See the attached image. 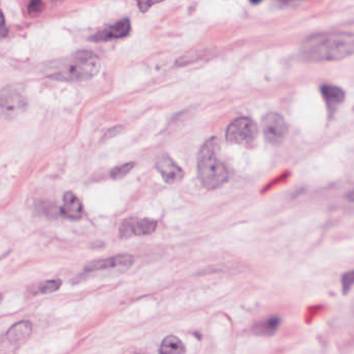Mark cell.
Here are the masks:
<instances>
[{
	"label": "cell",
	"instance_id": "cell-1",
	"mask_svg": "<svg viewBox=\"0 0 354 354\" xmlns=\"http://www.w3.org/2000/svg\"><path fill=\"white\" fill-rule=\"evenodd\" d=\"M353 45L352 34L318 35L304 42L300 55L310 62L337 61L352 55Z\"/></svg>",
	"mask_w": 354,
	"mask_h": 354
},
{
	"label": "cell",
	"instance_id": "cell-2",
	"mask_svg": "<svg viewBox=\"0 0 354 354\" xmlns=\"http://www.w3.org/2000/svg\"><path fill=\"white\" fill-rule=\"evenodd\" d=\"M100 68V59L95 53L80 50L53 67L48 77L63 82H86L94 78Z\"/></svg>",
	"mask_w": 354,
	"mask_h": 354
},
{
	"label": "cell",
	"instance_id": "cell-3",
	"mask_svg": "<svg viewBox=\"0 0 354 354\" xmlns=\"http://www.w3.org/2000/svg\"><path fill=\"white\" fill-rule=\"evenodd\" d=\"M218 140L211 138L207 140L198 155V175L201 183L212 190L223 186L229 179L227 167L217 157Z\"/></svg>",
	"mask_w": 354,
	"mask_h": 354
},
{
	"label": "cell",
	"instance_id": "cell-4",
	"mask_svg": "<svg viewBox=\"0 0 354 354\" xmlns=\"http://www.w3.org/2000/svg\"><path fill=\"white\" fill-rule=\"evenodd\" d=\"M258 136V126L250 118L234 120L225 132V140L230 144L250 146Z\"/></svg>",
	"mask_w": 354,
	"mask_h": 354
},
{
	"label": "cell",
	"instance_id": "cell-5",
	"mask_svg": "<svg viewBox=\"0 0 354 354\" xmlns=\"http://www.w3.org/2000/svg\"><path fill=\"white\" fill-rule=\"evenodd\" d=\"M263 132L269 144L279 146L285 140L288 134V125L279 113H270L262 121Z\"/></svg>",
	"mask_w": 354,
	"mask_h": 354
},
{
	"label": "cell",
	"instance_id": "cell-6",
	"mask_svg": "<svg viewBox=\"0 0 354 354\" xmlns=\"http://www.w3.org/2000/svg\"><path fill=\"white\" fill-rule=\"evenodd\" d=\"M157 227V221L151 218H138V217H129L124 219L120 225L119 235L123 239L136 237V236H146L154 233Z\"/></svg>",
	"mask_w": 354,
	"mask_h": 354
},
{
	"label": "cell",
	"instance_id": "cell-7",
	"mask_svg": "<svg viewBox=\"0 0 354 354\" xmlns=\"http://www.w3.org/2000/svg\"><path fill=\"white\" fill-rule=\"evenodd\" d=\"M28 101L21 93L12 86L0 91V109L7 117L14 118L26 111Z\"/></svg>",
	"mask_w": 354,
	"mask_h": 354
},
{
	"label": "cell",
	"instance_id": "cell-8",
	"mask_svg": "<svg viewBox=\"0 0 354 354\" xmlns=\"http://www.w3.org/2000/svg\"><path fill=\"white\" fill-rule=\"evenodd\" d=\"M134 257L131 254H117L111 258L93 261L84 267L86 272L102 270H128L133 265Z\"/></svg>",
	"mask_w": 354,
	"mask_h": 354
},
{
	"label": "cell",
	"instance_id": "cell-9",
	"mask_svg": "<svg viewBox=\"0 0 354 354\" xmlns=\"http://www.w3.org/2000/svg\"><path fill=\"white\" fill-rule=\"evenodd\" d=\"M130 32H131V24H130L129 19L125 18L113 26H109L101 32H97L94 37H92V40L95 42L117 40V39L125 38Z\"/></svg>",
	"mask_w": 354,
	"mask_h": 354
},
{
	"label": "cell",
	"instance_id": "cell-10",
	"mask_svg": "<svg viewBox=\"0 0 354 354\" xmlns=\"http://www.w3.org/2000/svg\"><path fill=\"white\" fill-rule=\"evenodd\" d=\"M156 169L163 180L169 184L180 181L184 176L183 169L167 155H163L157 160Z\"/></svg>",
	"mask_w": 354,
	"mask_h": 354
},
{
	"label": "cell",
	"instance_id": "cell-11",
	"mask_svg": "<svg viewBox=\"0 0 354 354\" xmlns=\"http://www.w3.org/2000/svg\"><path fill=\"white\" fill-rule=\"evenodd\" d=\"M61 214L66 218L73 219V221H77L84 216V206L78 196L73 192H68L64 194Z\"/></svg>",
	"mask_w": 354,
	"mask_h": 354
},
{
	"label": "cell",
	"instance_id": "cell-12",
	"mask_svg": "<svg viewBox=\"0 0 354 354\" xmlns=\"http://www.w3.org/2000/svg\"><path fill=\"white\" fill-rule=\"evenodd\" d=\"M32 333V322L28 320H22L10 327L9 330L6 333V339L12 345H21L30 339Z\"/></svg>",
	"mask_w": 354,
	"mask_h": 354
},
{
	"label": "cell",
	"instance_id": "cell-13",
	"mask_svg": "<svg viewBox=\"0 0 354 354\" xmlns=\"http://www.w3.org/2000/svg\"><path fill=\"white\" fill-rule=\"evenodd\" d=\"M321 94L326 102L329 113H333L335 109L345 100V93L342 88L331 84H324L321 86Z\"/></svg>",
	"mask_w": 354,
	"mask_h": 354
},
{
	"label": "cell",
	"instance_id": "cell-14",
	"mask_svg": "<svg viewBox=\"0 0 354 354\" xmlns=\"http://www.w3.org/2000/svg\"><path fill=\"white\" fill-rule=\"evenodd\" d=\"M186 349L184 344L175 335H169L161 343L160 353H185Z\"/></svg>",
	"mask_w": 354,
	"mask_h": 354
},
{
	"label": "cell",
	"instance_id": "cell-15",
	"mask_svg": "<svg viewBox=\"0 0 354 354\" xmlns=\"http://www.w3.org/2000/svg\"><path fill=\"white\" fill-rule=\"evenodd\" d=\"M281 324V319L277 317H272V318L267 319L263 322L259 323L254 328V333L259 335H274L275 331L279 328Z\"/></svg>",
	"mask_w": 354,
	"mask_h": 354
},
{
	"label": "cell",
	"instance_id": "cell-16",
	"mask_svg": "<svg viewBox=\"0 0 354 354\" xmlns=\"http://www.w3.org/2000/svg\"><path fill=\"white\" fill-rule=\"evenodd\" d=\"M62 287V279H55L44 281L37 287L36 294H50L57 291Z\"/></svg>",
	"mask_w": 354,
	"mask_h": 354
},
{
	"label": "cell",
	"instance_id": "cell-17",
	"mask_svg": "<svg viewBox=\"0 0 354 354\" xmlns=\"http://www.w3.org/2000/svg\"><path fill=\"white\" fill-rule=\"evenodd\" d=\"M134 167H136V163L134 162L124 163V165H119V167H115V169L111 171V179H122V178L127 176L134 169Z\"/></svg>",
	"mask_w": 354,
	"mask_h": 354
},
{
	"label": "cell",
	"instance_id": "cell-18",
	"mask_svg": "<svg viewBox=\"0 0 354 354\" xmlns=\"http://www.w3.org/2000/svg\"><path fill=\"white\" fill-rule=\"evenodd\" d=\"M44 8L43 0H30V5H28V13L30 15H38L44 11Z\"/></svg>",
	"mask_w": 354,
	"mask_h": 354
},
{
	"label": "cell",
	"instance_id": "cell-19",
	"mask_svg": "<svg viewBox=\"0 0 354 354\" xmlns=\"http://www.w3.org/2000/svg\"><path fill=\"white\" fill-rule=\"evenodd\" d=\"M353 275L354 272L352 270L343 275V279H342V286H343L344 294H347L348 292L350 291V289H351L354 281Z\"/></svg>",
	"mask_w": 354,
	"mask_h": 354
},
{
	"label": "cell",
	"instance_id": "cell-20",
	"mask_svg": "<svg viewBox=\"0 0 354 354\" xmlns=\"http://www.w3.org/2000/svg\"><path fill=\"white\" fill-rule=\"evenodd\" d=\"M162 1H165V0H136L138 7L140 8V10L142 13L148 12L153 6L162 3Z\"/></svg>",
	"mask_w": 354,
	"mask_h": 354
},
{
	"label": "cell",
	"instance_id": "cell-21",
	"mask_svg": "<svg viewBox=\"0 0 354 354\" xmlns=\"http://www.w3.org/2000/svg\"><path fill=\"white\" fill-rule=\"evenodd\" d=\"M5 16H3V12H1V10H0V30H3V28H5Z\"/></svg>",
	"mask_w": 354,
	"mask_h": 354
},
{
	"label": "cell",
	"instance_id": "cell-22",
	"mask_svg": "<svg viewBox=\"0 0 354 354\" xmlns=\"http://www.w3.org/2000/svg\"><path fill=\"white\" fill-rule=\"evenodd\" d=\"M263 0H250V3H254V5H259V3H262Z\"/></svg>",
	"mask_w": 354,
	"mask_h": 354
},
{
	"label": "cell",
	"instance_id": "cell-23",
	"mask_svg": "<svg viewBox=\"0 0 354 354\" xmlns=\"http://www.w3.org/2000/svg\"><path fill=\"white\" fill-rule=\"evenodd\" d=\"M281 1H283V3H293V1H299V0H281Z\"/></svg>",
	"mask_w": 354,
	"mask_h": 354
},
{
	"label": "cell",
	"instance_id": "cell-24",
	"mask_svg": "<svg viewBox=\"0 0 354 354\" xmlns=\"http://www.w3.org/2000/svg\"><path fill=\"white\" fill-rule=\"evenodd\" d=\"M3 300V294L0 293V304H1V301Z\"/></svg>",
	"mask_w": 354,
	"mask_h": 354
}]
</instances>
